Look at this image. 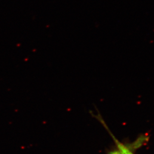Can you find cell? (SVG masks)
Here are the masks:
<instances>
[{"label":"cell","instance_id":"1","mask_svg":"<svg viewBox=\"0 0 154 154\" xmlns=\"http://www.w3.org/2000/svg\"><path fill=\"white\" fill-rule=\"evenodd\" d=\"M98 120L103 125V126L107 129V130L108 131V132H109L113 139L114 140L118 148V150L120 151L121 154H134L130 150H129V149L127 147H126V146H125L123 143L119 142L115 138V137L112 134L111 132H110V130H109L108 128L107 127V125L106 124L105 122L103 120V119L102 118V117H100L98 118Z\"/></svg>","mask_w":154,"mask_h":154},{"label":"cell","instance_id":"2","mask_svg":"<svg viewBox=\"0 0 154 154\" xmlns=\"http://www.w3.org/2000/svg\"><path fill=\"white\" fill-rule=\"evenodd\" d=\"M109 154H121V153H120V151L118 150H114V151L111 152Z\"/></svg>","mask_w":154,"mask_h":154}]
</instances>
